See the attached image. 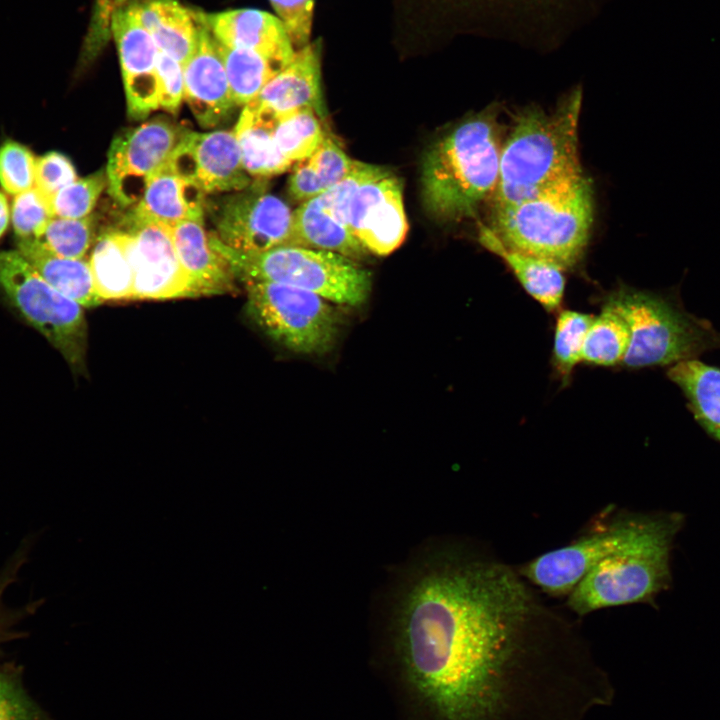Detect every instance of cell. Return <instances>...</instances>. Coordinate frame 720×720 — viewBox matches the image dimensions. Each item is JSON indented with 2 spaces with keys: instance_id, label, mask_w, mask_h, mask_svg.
Returning <instances> with one entry per match:
<instances>
[{
  "instance_id": "21",
  "label": "cell",
  "mask_w": 720,
  "mask_h": 720,
  "mask_svg": "<svg viewBox=\"0 0 720 720\" xmlns=\"http://www.w3.org/2000/svg\"><path fill=\"white\" fill-rule=\"evenodd\" d=\"M170 227L194 296L233 292L236 279L227 261L211 247L203 223L183 221Z\"/></svg>"
},
{
  "instance_id": "12",
  "label": "cell",
  "mask_w": 720,
  "mask_h": 720,
  "mask_svg": "<svg viewBox=\"0 0 720 720\" xmlns=\"http://www.w3.org/2000/svg\"><path fill=\"white\" fill-rule=\"evenodd\" d=\"M264 183L209 201L215 236L242 252H263L291 245L293 211L279 197L264 190Z\"/></svg>"
},
{
  "instance_id": "15",
  "label": "cell",
  "mask_w": 720,
  "mask_h": 720,
  "mask_svg": "<svg viewBox=\"0 0 720 720\" xmlns=\"http://www.w3.org/2000/svg\"><path fill=\"white\" fill-rule=\"evenodd\" d=\"M167 166L197 184L205 194L235 192L252 183L246 172L234 131H187Z\"/></svg>"
},
{
  "instance_id": "33",
  "label": "cell",
  "mask_w": 720,
  "mask_h": 720,
  "mask_svg": "<svg viewBox=\"0 0 720 720\" xmlns=\"http://www.w3.org/2000/svg\"><path fill=\"white\" fill-rule=\"evenodd\" d=\"M96 223L92 215L71 219L53 217L37 239L56 255L83 259L96 240Z\"/></svg>"
},
{
  "instance_id": "17",
  "label": "cell",
  "mask_w": 720,
  "mask_h": 720,
  "mask_svg": "<svg viewBox=\"0 0 720 720\" xmlns=\"http://www.w3.org/2000/svg\"><path fill=\"white\" fill-rule=\"evenodd\" d=\"M198 23L195 48L182 65L184 100L202 128H214L227 122L235 104L216 39L195 12Z\"/></svg>"
},
{
  "instance_id": "40",
  "label": "cell",
  "mask_w": 720,
  "mask_h": 720,
  "mask_svg": "<svg viewBox=\"0 0 720 720\" xmlns=\"http://www.w3.org/2000/svg\"><path fill=\"white\" fill-rule=\"evenodd\" d=\"M53 217L49 199L36 187L15 195L11 220L17 239L38 238Z\"/></svg>"
},
{
  "instance_id": "19",
  "label": "cell",
  "mask_w": 720,
  "mask_h": 720,
  "mask_svg": "<svg viewBox=\"0 0 720 720\" xmlns=\"http://www.w3.org/2000/svg\"><path fill=\"white\" fill-rule=\"evenodd\" d=\"M321 54L320 38L297 49L291 62L251 102L277 118L304 108L321 114Z\"/></svg>"
},
{
  "instance_id": "35",
  "label": "cell",
  "mask_w": 720,
  "mask_h": 720,
  "mask_svg": "<svg viewBox=\"0 0 720 720\" xmlns=\"http://www.w3.org/2000/svg\"><path fill=\"white\" fill-rule=\"evenodd\" d=\"M594 316L578 311L564 310L559 313L555 334L553 358L559 372L566 376L582 361L587 331Z\"/></svg>"
},
{
  "instance_id": "7",
  "label": "cell",
  "mask_w": 720,
  "mask_h": 720,
  "mask_svg": "<svg viewBox=\"0 0 720 720\" xmlns=\"http://www.w3.org/2000/svg\"><path fill=\"white\" fill-rule=\"evenodd\" d=\"M629 330L623 363L629 368L674 365L720 349V333L705 319L650 292L621 288L605 303Z\"/></svg>"
},
{
  "instance_id": "2",
  "label": "cell",
  "mask_w": 720,
  "mask_h": 720,
  "mask_svg": "<svg viewBox=\"0 0 720 720\" xmlns=\"http://www.w3.org/2000/svg\"><path fill=\"white\" fill-rule=\"evenodd\" d=\"M501 149L493 111L472 116L439 138L422 163L426 210L444 221L472 217L496 191Z\"/></svg>"
},
{
  "instance_id": "34",
  "label": "cell",
  "mask_w": 720,
  "mask_h": 720,
  "mask_svg": "<svg viewBox=\"0 0 720 720\" xmlns=\"http://www.w3.org/2000/svg\"><path fill=\"white\" fill-rule=\"evenodd\" d=\"M31 547V542L23 541L0 570V650L6 643L23 636L22 631L17 629L19 623L33 615L40 606L38 600L15 608L8 606L4 600L7 589L16 581L27 562Z\"/></svg>"
},
{
  "instance_id": "41",
  "label": "cell",
  "mask_w": 720,
  "mask_h": 720,
  "mask_svg": "<svg viewBox=\"0 0 720 720\" xmlns=\"http://www.w3.org/2000/svg\"><path fill=\"white\" fill-rule=\"evenodd\" d=\"M305 160L324 191L344 179L356 163L330 135H327L317 150Z\"/></svg>"
},
{
  "instance_id": "9",
  "label": "cell",
  "mask_w": 720,
  "mask_h": 720,
  "mask_svg": "<svg viewBox=\"0 0 720 720\" xmlns=\"http://www.w3.org/2000/svg\"><path fill=\"white\" fill-rule=\"evenodd\" d=\"M0 288L74 371L86 370L87 323L80 304L48 284L18 250L0 251Z\"/></svg>"
},
{
  "instance_id": "1",
  "label": "cell",
  "mask_w": 720,
  "mask_h": 720,
  "mask_svg": "<svg viewBox=\"0 0 720 720\" xmlns=\"http://www.w3.org/2000/svg\"><path fill=\"white\" fill-rule=\"evenodd\" d=\"M408 679L442 720H492L510 669L570 625L517 569L452 551L416 579L400 612Z\"/></svg>"
},
{
  "instance_id": "6",
  "label": "cell",
  "mask_w": 720,
  "mask_h": 720,
  "mask_svg": "<svg viewBox=\"0 0 720 720\" xmlns=\"http://www.w3.org/2000/svg\"><path fill=\"white\" fill-rule=\"evenodd\" d=\"M211 247L246 283L270 282L312 292L332 303L359 305L370 291V273L354 259L330 251L283 245L263 252H242L208 233Z\"/></svg>"
},
{
  "instance_id": "44",
  "label": "cell",
  "mask_w": 720,
  "mask_h": 720,
  "mask_svg": "<svg viewBox=\"0 0 720 720\" xmlns=\"http://www.w3.org/2000/svg\"><path fill=\"white\" fill-rule=\"evenodd\" d=\"M159 78V108L176 115L184 99V75L182 65L159 51L157 59Z\"/></svg>"
},
{
  "instance_id": "16",
  "label": "cell",
  "mask_w": 720,
  "mask_h": 720,
  "mask_svg": "<svg viewBox=\"0 0 720 720\" xmlns=\"http://www.w3.org/2000/svg\"><path fill=\"white\" fill-rule=\"evenodd\" d=\"M112 37L119 54L128 115L142 120L159 108V50L131 2L114 14Z\"/></svg>"
},
{
  "instance_id": "36",
  "label": "cell",
  "mask_w": 720,
  "mask_h": 720,
  "mask_svg": "<svg viewBox=\"0 0 720 720\" xmlns=\"http://www.w3.org/2000/svg\"><path fill=\"white\" fill-rule=\"evenodd\" d=\"M107 185L108 179L104 169L77 178L51 197L53 216L71 219L89 216Z\"/></svg>"
},
{
  "instance_id": "45",
  "label": "cell",
  "mask_w": 720,
  "mask_h": 720,
  "mask_svg": "<svg viewBox=\"0 0 720 720\" xmlns=\"http://www.w3.org/2000/svg\"><path fill=\"white\" fill-rule=\"evenodd\" d=\"M10 219V210L6 196L0 192V238L4 235Z\"/></svg>"
},
{
  "instance_id": "24",
  "label": "cell",
  "mask_w": 720,
  "mask_h": 720,
  "mask_svg": "<svg viewBox=\"0 0 720 720\" xmlns=\"http://www.w3.org/2000/svg\"><path fill=\"white\" fill-rule=\"evenodd\" d=\"M277 117L253 102L246 104L234 128L246 172L257 178L282 174L294 164L278 150L274 141Z\"/></svg>"
},
{
  "instance_id": "13",
  "label": "cell",
  "mask_w": 720,
  "mask_h": 720,
  "mask_svg": "<svg viewBox=\"0 0 720 720\" xmlns=\"http://www.w3.org/2000/svg\"><path fill=\"white\" fill-rule=\"evenodd\" d=\"M187 131L167 118L156 117L115 136L105 169L113 200L122 207L137 204Z\"/></svg>"
},
{
  "instance_id": "3",
  "label": "cell",
  "mask_w": 720,
  "mask_h": 720,
  "mask_svg": "<svg viewBox=\"0 0 720 720\" xmlns=\"http://www.w3.org/2000/svg\"><path fill=\"white\" fill-rule=\"evenodd\" d=\"M582 91L575 89L553 111L521 112L501 149L493 211L513 206L582 172L578 123Z\"/></svg>"
},
{
  "instance_id": "39",
  "label": "cell",
  "mask_w": 720,
  "mask_h": 720,
  "mask_svg": "<svg viewBox=\"0 0 720 720\" xmlns=\"http://www.w3.org/2000/svg\"><path fill=\"white\" fill-rule=\"evenodd\" d=\"M36 158L25 145L6 140L0 146V185L17 195L35 186Z\"/></svg>"
},
{
  "instance_id": "11",
  "label": "cell",
  "mask_w": 720,
  "mask_h": 720,
  "mask_svg": "<svg viewBox=\"0 0 720 720\" xmlns=\"http://www.w3.org/2000/svg\"><path fill=\"white\" fill-rule=\"evenodd\" d=\"M245 288L248 315L278 344L300 354H321L334 344L339 317L328 300L278 283H246Z\"/></svg>"
},
{
  "instance_id": "37",
  "label": "cell",
  "mask_w": 720,
  "mask_h": 720,
  "mask_svg": "<svg viewBox=\"0 0 720 720\" xmlns=\"http://www.w3.org/2000/svg\"><path fill=\"white\" fill-rule=\"evenodd\" d=\"M0 720H51L28 694L17 668L0 665Z\"/></svg>"
},
{
  "instance_id": "29",
  "label": "cell",
  "mask_w": 720,
  "mask_h": 720,
  "mask_svg": "<svg viewBox=\"0 0 720 720\" xmlns=\"http://www.w3.org/2000/svg\"><path fill=\"white\" fill-rule=\"evenodd\" d=\"M667 376L682 390L697 422L720 442V369L692 359L672 365Z\"/></svg>"
},
{
  "instance_id": "25",
  "label": "cell",
  "mask_w": 720,
  "mask_h": 720,
  "mask_svg": "<svg viewBox=\"0 0 720 720\" xmlns=\"http://www.w3.org/2000/svg\"><path fill=\"white\" fill-rule=\"evenodd\" d=\"M479 242L510 267L526 292L546 310L560 306L565 289L563 268L505 246L489 226L480 225Z\"/></svg>"
},
{
  "instance_id": "4",
  "label": "cell",
  "mask_w": 720,
  "mask_h": 720,
  "mask_svg": "<svg viewBox=\"0 0 720 720\" xmlns=\"http://www.w3.org/2000/svg\"><path fill=\"white\" fill-rule=\"evenodd\" d=\"M593 217L591 181L581 172L493 211L489 227L505 246L566 269L582 257Z\"/></svg>"
},
{
  "instance_id": "14",
  "label": "cell",
  "mask_w": 720,
  "mask_h": 720,
  "mask_svg": "<svg viewBox=\"0 0 720 720\" xmlns=\"http://www.w3.org/2000/svg\"><path fill=\"white\" fill-rule=\"evenodd\" d=\"M133 266V299L195 297L179 261L171 227L126 215Z\"/></svg>"
},
{
  "instance_id": "31",
  "label": "cell",
  "mask_w": 720,
  "mask_h": 720,
  "mask_svg": "<svg viewBox=\"0 0 720 720\" xmlns=\"http://www.w3.org/2000/svg\"><path fill=\"white\" fill-rule=\"evenodd\" d=\"M328 133L313 108H304L277 118L274 141L279 152L291 163L310 157Z\"/></svg>"
},
{
  "instance_id": "43",
  "label": "cell",
  "mask_w": 720,
  "mask_h": 720,
  "mask_svg": "<svg viewBox=\"0 0 720 720\" xmlns=\"http://www.w3.org/2000/svg\"><path fill=\"white\" fill-rule=\"evenodd\" d=\"M275 15L284 24L290 39L299 49L311 41L314 0H269Z\"/></svg>"
},
{
  "instance_id": "28",
  "label": "cell",
  "mask_w": 720,
  "mask_h": 720,
  "mask_svg": "<svg viewBox=\"0 0 720 720\" xmlns=\"http://www.w3.org/2000/svg\"><path fill=\"white\" fill-rule=\"evenodd\" d=\"M130 236L126 230L103 231L89 259L96 291L102 301L133 299Z\"/></svg>"
},
{
  "instance_id": "5",
  "label": "cell",
  "mask_w": 720,
  "mask_h": 720,
  "mask_svg": "<svg viewBox=\"0 0 720 720\" xmlns=\"http://www.w3.org/2000/svg\"><path fill=\"white\" fill-rule=\"evenodd\" d=\"M568 545L543 553L519 568L531 585L553 597L566 596L601 561L643 544L676 537L679 512H617Z\"/></svg>"
},
{
  "instance_id": "23",
  "label": "cell",
  "mask_w": 720,
  "mask_h": 720,
  "mask_svg": "<svg viewBox=\"0 0 720 720\" xmlns=\"http://www.w3.org/2000/svg\"><path fill=\"white\" fill-rule=\"evenodd\" d=\"M131 3L158 50L183 65L196 44L198 23L195 12L179 0H134Z\"/></svg>"
},
{
  "instance_id": "42",
  "label": "cell",
  "mask_w": 720,
  "mask_h": 720,
  "mask_svg": "<svg viewBox=\"0 0 720 720\" xmlns=\"http://www.w3.org/2000/svg\"><path fill=\"white\" fill-rule=\"evenodd\" d=\"M77 178L73 163L60 152L51 151L36 158L35 187L49 201L60 189Z\"/></svg>"
},
{
  "instance_id": "30",
  "label": "cell",
  "mask_w": 720,
  "mask_h": 720,
  "mask_svg": "<svg viewBox=\"0 0 720 720\" xmlns=\"http://www.w3.org/2000/svg\"><path fill=\"white\" fill-rule=\"evenodd\" d=\"M216 43L237 107H244L254 100L264 86L285 68L258 53L227 47L217 40Z\"/></svg>"
},
{
  "instance_id": "26",
  "label": "cell",
  "mask_w": 720,
  "mask_h": 720,
  "mask_svg": "<svg viewBox=\"0 0 720 720\" xmlns=\"http://www.w3.org/2000/svg\"><path fill=\"white\" fill-rule=\"evenodd\" d=\"M20 254L53 288L82 307H95L99 297L89 262L65 258L45 248L37 239H17Z\"/></svg>"
},
{
  "instance_id": "18",
  "label": "cell",
  "mask_w": 720,
  "mask_h": 720,
  "mask_svg": "<svg viewBox=\"0 0 720 720\" xmlns=\"http://www.w3.org/2000/svg\"><path fill=\"white\" fill-rule=\"evenodd\" d=\"M198 12L214 38L224 46L258 53L282 67L295 55L284 24L274 14L253 8Z\"/></svg>"
},
{
  "instance_id": "8",
  "label": "cell",
  "mask_w": 720,
  "mask_h": 720,
  "mask_svg": "<svg viewBox=\"0 0 720 720\" xmlns=\"http://www.w3.org/2000/svg\"><path fill=\"white\" fill-rule=\"evenodd\" d=\"M320 197L368 252L388 255L406 237L401 184L383 167L356 161L352 171Z\"/></svg>"
},
{
  "instance_id": "20",
  "label": "cell",
  "mask_w": 720,
  "mask_h": 720,
  "mask_svg": "<svg viewBox=\"0 0 720 720\" xmlns=\"http://www.w3.org/2000/svg\"><path fill=\"white\" fill-rule=\"evenodd\" d=\"M206 194L194 182L171 171L167 163L150 180L142 198L128 213L134 219L173 226L203 223Z\"/></svg>"
},
{
  "instance_id": "32",
  "label": "cell",
  "mask_w": 720,
  "mask_h": 720,
  "mask_svg": "<svg viewBox=\"0 0 720 720\" xmlns=\"http://www.w3.org/2000/svg\"><path fill=\"white\" fill-rule=\"evenodd\" d=\"M629 330L612 308L603 307L593 318L586 334L582 360L601 366H612L622 362L629 346Z\"/></svg>"
},
{
  "instance_id": "22",
  "label": "cell",
  "mask_w": 720,
  "mask_h": 720,
  "mask_svg": "<svg viewBox=\"0 0 720 720\" xmlns=\"http://www.w3.org/2000/svg\"><path fill=\"white\" fill-rule=\"evenodd\" d=\"M479 14L488 34L526 35L554 26L582 0H450Z\"/></svg>"
},
{
  "instance_id": "10",
  "label": "cell",
  "mask_w": 720,
  "mask_h": 720,
  "mask_svg": "<svg viewBox=\"0 0 720 720\" xmlns=\"http://www.w3.org/2000/svg\"><path fill=\"white\" fill-rule=\"evenodd\" d=\"M674 539L661 538L601 561L567 595L568 608L585 616L603 608L653 603L672 582Z\"/></svg>"
},
{
  "instance_id": "27",
  "label": "cell",
  "mask_w": 720,
  "mask_h": 720,
  "mask_svg": "<svg viewBox=\"0 0 720 720\" xmlns=\"http://www.w3.org/2000/svg\"><path fill=\"white\" fill-rule=\"evenodd\" d=\"M291 245L330 251L354 260L368 252L329 212L320 195L293 210Z\"/></svg>"
},
{
  "instance_id": "38",
  "label": "cell",
  "mask_w": 720,
  "mask_h": 720,
  "mask_svg": "<svg viewBox=\"0 0 720 720\" xmlns=\"http://www.w3.org/2000/svg\"><path fill=\"white\" fill-rule=\"evenodd\" d=\"M129 2L130 0H95L77 61V74L90 67L102 53L111 39L114 14Z\"/></svg>"
}]
</instances>
